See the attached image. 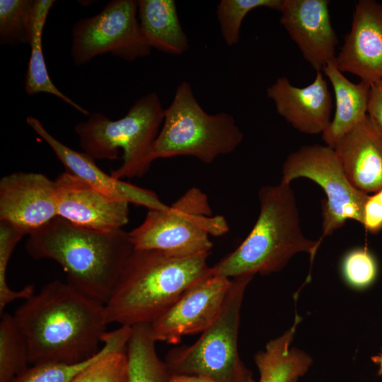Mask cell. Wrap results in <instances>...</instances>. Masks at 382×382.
Masks as SVG:
<instances>
[{"label":"cell","mask_w":382,"mask_h":382,"mask_svg":"<svg viewBox=\"0 0 382 382\" xmlns=\"http://www.w3.org/2000/svg\"><path fill=\"white\" fill-rule=\"evenodd\" d=\"M245 382H255V381L253 379V378H251Z\"/></svg>","instance_id":"cell-36"},{"label":"cell","mask_w":382,"mask_h":382,"mask_svg":"<svg viewBox=\"0 0 382 382\" xmlns=\"http://www.w3.org/2000/svg\"><path fill=\"white\" fill-rule=\"evenodd\" d=\"M374 195H376V197L378 198V199L382 204V190L377 192L376 193H374Z\"/></svg>","instance_id":"cell-35"},{"label":"cell","mask_w":382,"mask_h":382,"mask_svg":"<svg viewBox=\"0 0 382 382\" xmlns=\"http://www.w3.org/2000/svg\"><path fill=\"white\" fill-rule=\"evenodd\" d=\"M126 349L108 353L82 371L71 382H127Z\"/></svg>","instance_id":"cell-30"},{"label":"cell","mask_w":382,"mask_h":382,"mask_svg":"<svg viewBox=\"0 0 382 382\" xmlns=\"http://www.w3.org/2000/svg\"><path fill=\"white\" fill-rule=\"evenodd\" d=\"M367 114L382 128V80L371 84Z\"/></svg>","instance_id":"cell-32"},{"label":"cell","mask_w":382,"mask_h":382,"mask_svg":"<svg viewBox=\"0 0 382 382\" xmlns=\"http://www.w3.org/2000/svg\"><path fill=\"white\" fill-rule=\"evenodd\" d=\"M282 173L281 183L291 184L293 180L306 178L324 190L327 199L321 202L320 243L349 219L362 224L369 195L352 185L334 149L320 144L303 146L287 156Z\"/></svg>","instance_id":"cell-9"},{"label":"cell","mask_w":382,"mask_h":382,"mask_svg":"<svg viewBox=\"0 0 382 382\" xmlns=\"http://www.w3.org/2000/svg\"><path fill=\"white\" fill-rule=\"evenodd\" d=\"M35 0H0V44L30 45Z\"/></svg>","instance_id":"cell-26"},{"label":"cell","mask_w":382,"mask_h":382,"mask_svg":"<svg viewBox=\"0 0 382 382\" xmlns=\"http://www.w3.org/2000/svg\"><path fill=\"white\" fill-rule=\"evenodd\" d=\"M277 112L298 131L308 134L323 133L330 122L332 98L322 71L305 87L292 86L282 76L266 90Z\"/></svg>","instance_id":"cell-17"},{"label":"cell","mask_w":382,"mask_h":382,"mask_svg":"<svg viewBox=\"0 0 382 382\" xmlns=\"http://www.w3.org/2000/svg\"><path fill=\"white\" fill-rule=\"evenodd\" d=\"M371 360L378 366L377 374L382 376V351L378 354L372 357Z\"/></svg>","instance_id":"cell-34"},{"label":"cell","mask_w":382,"mask_h":382,"mask_svg":"<svg viewBox=\"0 0 382 382\" xmlns=\"http://www.w3.org/2000/svg\"><path fill=\"white\" fill-rule=\"evenodd\" d=\"M209 253L178 257L134 249L105 304L108 325L151 323L192 284L211 272Z\"/></svg>","instance_id":"cell-3"},{"label":"cell","mask_w":382,"mask_h":382,"mask_svg":"<svg viewBox=\"0 0 382 382\" xmlns=\"http://www.w3.org/2000/svg\"><path fill=\"white\" fill-rule=\"evenodd\" d=\"M57 216L98 231L122 229L129 222V203L111 197L68 171L54 180Z\"/></svg>","instance_id":"cell-13"},{"label":"cell","mask_w":382,"mask_h":382,"mask_svg":"<svg viewBox=\"0 0 382 382\" xmlns=\"http://www.w3.org/2000/svg\"><path fill=\"white\" fill-rule=\"evenodd\" d=\"M156 341L150 332V324L132 327L127 345V382H168L170 373L158 357Z\"/></svg>","instance_id":"cell-24"},{"label":"cell","mask_w":382,"mask_h":382,"mask_svg":"<svg viewBox=\"0 0 382 382\" xmlns=\"http://www.w3.org/2000/svg\"><path fill=\"white\" fill-rule=\"evenodd\" d=\"M361 224L372 234L382 231V204L374 194L369 195L364 205Z\"/></svg>","instance_id":"cell-31"},{"label":"cell","mask_w":382,"mask_h":382,"mask_svg":"<svg viewBox=\"0 0 382 382\" xmlns=\"http://www.w3.org/2000/svg\"><path fill=\"white\" fill-rule=\"evenodd\" d=\"M253 278H232L223 306L212 323L195 343L167 353L164 362L170 374L198 376L213 382H245L252 378L239 356L238 335L244 293Z\"/></svg>","instance_id":"cell-7"},{"label":"cell","mask_w":382,"mask_h":382,"mask_svg":"<svg viewBox=\"0 0 382 382\" xmlns=\"http://www.w3.org/2000/svg\"><path fill=\"white\" fill-rule=\"evenodd\" d=\"M132 327L120 326L107 332L103 345L93 357L77 363H44L34 364L18 376L12 382H71L86 368L108 353L126 349Z\"/></svg>","instance_id":"cell-23"},{"label":"cell","mask_w":382,"mask_h":382,"mask_svg":"<svg viewBox=\"0 0 382 382\" xmlns=\"http://www.w3.org/2000/svg\"><path fill=\"white\" fill-rule=\"evenodd\" d=\"M13 316L33 365L87 359L100 350L107 332L105 304L60 280L25 299Z\"/></svg>","instance_id":"cell-1"},{"label":"cell","mask_w":382,"mask_h":382,"mask_svg":"<svg viewBox=\"0 0 382 382\" xmlns=\"http://www.w3.org/2000/svg\"><path fill=\"white\" fill-rule=\"evenodd\" d=\"M137 16L151 48L173 55L183 54L189 49L174 0H139Z\"/></svg>","instance_id":"cell-20"},{"label":"cell","mask_w":382,"mask_h":382,"mask_svg":"<svg viewBox=\"0 0 382 382\" xmlns=\"http://www.w3.org/2000/svg\"><path fill=\"white\" fill-rule=\"evenodd\" d=\"M35 259H50L66 274V282L105 304L134 250L129 232L98 231L57 216L30 234L25 244Z\"/></svg>","instance_id":"cell-2"},{"label":"cell","mask_w":382,"mask_h":382,"mask_svg":"<svg viewBox=\"0 0 382 382\" xmlns=\"http://www.w3.org/2000/svg\"><path fill=\"white\" fill-rule=\"evenodd\" d=\"M328 0H284L280 23L303 58L317 71L335 62L337 35Z\"/></svg>","instance_id":"cell-14"},{"label":"cell","mask_w":382,"mask_h":382,"mask_svg":"<svg viewBox=\"0 0 382 382\" xmlns=\"http://www.w3.org/2000/svg\"><path fill=\"white\" fill-rule=\"evenodd\" d=\"M258 199L260 212L250 232L235 250L211 267L212 274L229 279L267 275L282 270L301 252L310 255L312 264L321 243L303 236L290 184L262 186Z\"/></svg>","instance_id":"cell-4"},{"label":"cell","mask_w":382,"mask_h":382,"mask_svg":"<svg viewBox=\"0 0 382 382\" xmlns=\"http://www.w3.org/2000/svg\"><path fill=\"white\" fill-rule=\"evenodd\" d=\"M243 139V134L233 115L206 112L190 83L184 81L164 110L154 154L156 159L190 156L209 164L219 156L233 152Z\"/></svg>","instance_id":"cell-6"},{"label":"cell","mask_w":382,"mask_h":382,"mask_svg":"<svg viewBox=\"0 0 382 382\" xmlns=\"http://www.w3.org/2000/svg\"><path fill=\"white\" fill-rule=\"evenodd\" d=\"M54 2L53 0H35L33 27L29 45L31 52L24 89L30 96L40 93L53 95L81 114L89 116L88 110L75 103L54 86L48 74L42 52V36L46 19Z\"/></svg>","instance_id":"cell-22"},{"label":"cell","mask_w":382,"mask_h":382,"mask_svg":"<svg viewBox=\"0 0 382 382\" xmlns=\"http://www.w3.org/2000/svg\"><path fill=\"white\" fill-rule=\"evenodd\" d=\"M57 216L55 181L33 172H16L0 180V221L30 235Z\"/></svg>","instance_id":"cell-12"},{"label":"cell","mask_w":382,"mask_h":382,"mask_svg":"<svg viewBox=\"0 0 382 382\" xmlns=\"http://www.w3.org/2000/svg\"><path fill=\"white\" fill-rule=\"evenodd\" d=\"M334 149L353 186L366 194L382 190V128L369 115Z\"/></svg>","instance_id":"cell-18"},{"label":"cell","mask_w":382,"mask_h":382,"mask_svg":"<svg viewBox=\"0 0 382 382\" xmlns=\"http://www.w3.org/2000/svg\"><path fill=\"white\" fill-rule=\"evenodd\" d=\"M164 110L158 96L149 93L137 99L122 118L112 120L100 112L78 123L75 132L83 152L93 159L115 160L119 149L122 163L111 175L118 180L141 178L156 160L154 146Z\"/></svg>","instance_id":"cell-5"},{"label":"cell","mask_w":382,"mask_h":382,"mask_svg":"<svg viewBox=\"0 0 382 382\" xmlns=\"http://www.w3.org/2000/svg\"><path fill=\"white\" fill-rule=\"evenodd\" d=\"M168 382H213L204 377L186 375V374H170Z\"/></svg>","instance_id":"cell-33"},{"label":"cell","mask_w":382,"mask_h":382,"mask_svg":"<svg viewBox=\"0 0 382 382\" xmlns=\"http://www.w3.org/2000/svg\"><path fill=\"white\" fill-rule=\"evenodd\" d=\"M284 0H221L216 6L221 34L228 46L238 44L242 22L252 10L265 7L281 11Z\"/></svg>","instance_id":"cell-27"},{"label":"cell","mask_w":382,"mask_h":382,"mask_svg":"<svg viewBox=\"0 0 382 382\" xmlns=\"http://www.w3.org/2000/svg\"><path fill=\"white\" fill-rule=\"evenodd\" d=\"M323 71L334 90L335 111L332 120L322 133V139L325 145L334 149L368 115L371 84L363 81L357 83L352 82L343 75L335 62L328 64Z\"/></svg>","instance_id":"cell-19"},{"label":"cell","mask_w":382,"mask_h":382,"mask_svg":"<svg viewBox=\"0 0 382 382\" xmlns=\"http://www.w3.org/2000/svg\"><path fill=\"white\" fill-rule=\"evenodd\" d=\"M30 363L25 339L13 315L1 314L0 382H12Z\"/></svg>","instance_id":"cell-25"},{"label":"cell","mask_w":382,"mask_h":382,"mask_svg":"<svg viewBox=\"0 0 382 382\" xmlns=\"http://www.w3.org/2000/svg\"><path fill=\"white\" fill-rule=\"evenodd\" d=\"M26 122L50 146L66 171L93 188L115 199L148 209L168 207L154 192L116 179L103 171L88 154L75 151L54 137L37 118L28 116Z\"/></svg>","instance_id":"cell-16"},{"label":"cell","mask_w":382,"mask_h":382,"mask_svg":"<svg viewBox=\"0 0 382 382\" xmlns=\"http://www.w3.org/2000/svg\"><path fill=\"white\" fill-rule=\"evenodd\" d=\"M228 231L226 219L213 215L208 196L192 187L166 209H149L129 231L134 249L157 250L178 257L210 253V236Z\"/></svg>","instance_id":"cell-8"},{"label":"cell","mask_w":382,"mask_h":382,"mask_svg":"<svg viewBox=\"0 0 382 382\" xmlns=\"http://www.w3.org/2000/svg\"><path fill=\"white\" fill-rule=\"evenodd\" d=\"M301 318L296 314L293 325L281 336L269 341L263 351L254 356L259 382H291L304 376L312 364L305 352L290 348Z\"/></svg>","instance_id":"cell-21"},{"label":"cell","mask_w":382,"mask_h":382,"mask_svg":"<svg viewBox=\"0 0 382 382\" xmlns=\"http://www.w3.org/2000/svg\"><path fill=\"white\" fill-rule=\"evenodd\" d=\"M231 284V279L212 272L192 284L150 323L152 338L175 344L185 336L202 332L219 315Z\"/></svg>","instance_id":"cell-11"},{"label":"cell","mask_w":382,"mask_h":382,"mask_svg":"<svg viewBox=\"0 0 382 382\" xmlns=\"http://www.w3.org/2000/svg\"><path fill=\"white\" fill-rule=\"evenodd\" d=\"M341 272L344 280L350 287L362 290L374 282L377 277L378 265L367 248H357L344 256Z\"/></svg>","instance_id":"cell-29"},{"label":"cell","mask_w":382,"mask_h":382,"mask_svg":"<svg viewBox=\"0 0 382 382\" xmlns=\"http://www.w3.org/2000/svg\"><path fill=\"white\" fill-rule=\"evenodd\" d=\"M25 234L17 226L0 221V313L11 302L30 297L35 293L34 286L29 284L20 290L11 289L6 280V272L13 251Z\"/></svg>","instance_id":"cell-28"},{"label":"cell","mask_w":382,"mask_h":382,"mask_svg":"<svg viewBox=\"0 0 382 382\" xmlns=\"http://www.w3.org/2000/svg\"><path fill=\"white\" fill-rule=\"evenodd\" d=\"M138 1L113 0L92 17L73 27L71 56L76 66L110 54L127 62L148 56L151 50L140 27Z\"/></svg>","instance_id":"cell-10"},{"label":"cell","mask_w":382,"mask_h":382,"mask_svg":"<svg viewBox=\"0 0 382 382\" xmlns=\"http://www.w3.org/2000/svg\"><path fill=\"white\" fill-rule=\"evenodd\" d=\"M342 72L372 84L382 80V3L359 0L355 4L349 32L337 54Z\"/></svg>","instance_id":"cell-15"},{"label":"cell","mask_w":382,"mask_h":382,"mask_svg":"<svg viewBox=\"0 0 382 382\" xmlns=\"http://www.w3.org/2000/svg\"><path fill=\"white\" fill-rule=\"evenodd\" d=\"M298 380H294L291 382H296Z\"/></svg>","instance_id":"cell-37"}]
</instances>
